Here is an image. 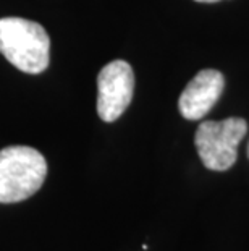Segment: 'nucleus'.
Here are the masks:
<instances>
[{
	"mask_svg": "<svg viewBox=\"0 0 249 251\" xmlns=\"http://www.w3.org/2000/svg\"><path fill=\"white\" fill-rule=\"evenodd\" d=\"M0 54L18 70L39 75L49 67L50 39L34 21L7 17L0 20Z\"/></svg>",
	"mask_w": 249,
	"mask_h": 251,
	"instance_id": "f257e3e1",
	"label": "nucleus"
},
{
	"mask_svg": "<svg viewBox=\"0 0 249 251\" xmlns=\"http://www.w3.org/2000/svg\"><path fill=\"white\" fill-rule=\"evenodd\" d=\"M47 177L44 156L29 146H8L0 151V204L24 201Z\"/></svg>",
	"mask_w": 249,
	"mask_h": 251,
	"instance_id": "f03ea898",
	"label": "nucleus"
},
{
	"mask_svg": "<svg viewBox=\"0 0 249 251\" xmlns=\"http://www.w3.org/2000/svg\"><path fill=\"white\" fill-rule=\"evenodd\" d=\"M248 131L246 120L230 117L222 122H203L196 130L194 144L204 167L225 172L238 159V144Z\"/></svg>",
	"mask_w": 249,
	"mask_h": 251,
	"instance_id": "7ed1b4c3",
	"label": "nucleus"
},
{
	"mask_svg": "<svg viewBox=\"0 0 249 251\" xmlns=\"http://www.w3.org/2000/svg\"><path fill=\"white\" fill-rule=\"evenodd\" d=\"M135 73L130 63L113 60L97 76V114L104 122H115L133 99Z\"/></svg>",
	"mask_w": 249,
	"mask_h": 251,
	"instance_id": "20e7f679",
	"label": "nucleus"
},
{
	"mask_svg": "<svg viewBox=\"0 0 249 251\" xmlns=\"http://www.w3.org/2000/svg\"><path fill=\"white\" fill-rule=\"evenodd\" d=\"M224 75L217 70H203L188 83L178 100L180 112L188 120H199L209 114L224 93Z\"/></svg>",
	"mask_w": 249,
	"mask_h": 251,
	"instance_id": "39448f33",
	"label": "nucleus"
},
{
	"mask_svg": "<svg viewBox=\"0 0 249 251\" xmlns=\"http://www.w3.org/2000/svg\"><path fill=\"white\" fill-rule=\"evenodd\" d=\"M196 2H203V3H214V2H219V0H196Z\"/></svg>",
	"mask_w": 249,
	"mask_h": 251,
	"instance_id": "423d86ee",
	"label": "nucleus"
},
{
	"mask_svg": "<svg viewBox=\"0 0 249 251\" xmlns=\"http://www.w3.org/2000/svg\"><path fill=\"white\" fill-rule=\"evenodd\" d=\"M248 157H249V146H248Z\"/></svg>",
	"mask_w": 249,
	"mask_h": 251,
	"instance_id": "0eeeda50",
	"label": "nucleus"
}]
</instances>
